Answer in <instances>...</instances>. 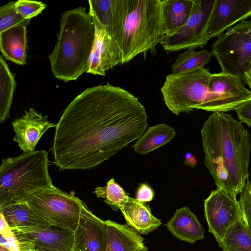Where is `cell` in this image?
<instances>
[{
    "label": "cell",
    "mask_w": 251,
    "mask_h": 251,
    "mask_svg": "<svg viewBox=\"0 0 251 251\" xmlns=\"http://www.w3.org/2000/svg\"><path fill=\"white\" fill-rule=\"evenodd\" d=\"M148 126L144 106L127 90L109 83L88 88L63 111L51 148L61 170H86L138 139Z\"/></svg>",
    "instance_id": "6da1fadb"
},
{
    "label": "cell",
    "mask_w": 251,
    "mask_h": 251,
    "mask_svg": "<svg viewBox=\"0 0 251 251\" xmlns=\"http://www.w3.org/2000/svg\"><path fill=\"white\" fill-rule=\"evenodd\" d=\"M204 165L217 188L236 195L249 177L251 147L248 131L232 115L215 112L201 130Z\"/></svg>",
    "instance_id": "7a4b0ae2"
},
{
    "label": "cell",
    "mask_w": 251,
    "mask_h": 251,
    "mask_svg": "<svg viewBox=\"0 0 251 251\" xmlns=\"http://www.w3.org/2000/svg\"><path fill=\"white\" fill-rule=\"evenodd\" d=\"M162 0H113L96 17L118 44L122 64L155 48L164 36Z\"/></svg>",
    "instance_id": "3957f363"
},
{
    "label": "cell",
    "mask_w": 251,
    "mask_h": 251,
    "mask_svg": "<svg viewBox=\"0 0 251 251\" xmlns=\"http://www.w3.org/2000/svg\"><path fill=\"white\" fill-rule=\"evenodd\" d=\"M94 37L92 18L85 8L78 7L62 14L57 40L48 57L56 78L76 80L87 72Z\"/></svg>",
    "instance_id": "277c9868"
},
{
    "label": "cell",
    "mask_w": 251,
    "mask_h": 251,
    "mask_svg": "<svg viewBox=\"0 0 251 251\" xmlns=\"http://www.w3.org/2000/svg\"><path fill=\"white\" fill-rule=\"evenodd\" d=\"M48 152L39 150L2 159L0 167V209L25 202L39 190L54 186Z\"/></svg>",
    "instance_id": "5b68a950"
},
{
    "label": "cell",
    "mask_w": 251,
    "mask_h": 251,
    "mask_svg": "<svg viewBox=\"0 0 251 251\" xmlns=\"http://www.w3.org/2000/svg\"><path fill=\"white\" fill-rule=\"evenodd\" d=\"M212 74L208 69L204 67L187 72L172 73L167 75L161 92L168 109L176 115L200 109Z\"/></svg>",
    "instance_id": "8992f818"
},
{
    "label": "cell",
    "mask_w": 251,
    "mask_h": 251,
    "mask_svg": "<svg viewBox=\"0 0 251 251\" xmlns=\"http://www.w3.org/2000/svg\"><path fill=\"white\" fill-rule=\"evenodd\" d=\"M211 53L221 72L244 84V73L251 65V21L238 23L219 36L211 46Z\"/></svg>",
    "instance_id": "52a82bcc"
},
{
    "label": "cell",
    "mask_w": 251,
    "mask_h": 251,
    "mask_svg": "<svg viewBox=\"0 0 251 251\" xmlns=\"http://www.w3.org/2000/svg\"><path fill=\"white\" fill-rule=\"evenodd\" d=\"M25 202L52 226L75 232L85 204L79 198L53 186L31 194Z\"/></svg>",
    "instance_id": "ba28073f"
},
{
    "label": "cell",
    "mask_w": 251,
    "mask_h": 251,
    "mask_svg": "<svg viewBox=\"0 0 251 251\" xmlns=\"http://www.w3.org/2000/svg\"><path fill=\"white\" fill-rule=\"evenodd\" d=\"M216 0H194L191 16L176 32L164 35L160 45L168 52L203 48V40Z\"/></svg>",
    "instance_id": "9c48e42d"
},
{
    "label": "cell",
    "mask_w": 251,
    "mask_h": 251,
    "mask_svg": "<svg viewBox=\"0 0 251 251\" xmlns=\"http://www.w3.org/2000/svg\"><path fill=\"white\" fill-rule=\"evenodd\" d=\"M251 99V91L237 78L222 72L212 74L200 109L211 112L235 110Z\"/></svg>",
    "instance_id": "30bf717a"
},
{
    "label": "cell",
    "mask_w": 251,
    "mask_h": 251,
    "mask_svg": "<svg viewBox=\"0 0 251 251\" xmlns=\"http://www.w3.org/2000/svg\"><path fill=\"white\" fill-rule=\"evenodd\" d=\"M236 196L217 188L204 200V215L208 231L213 234L218 244L227 230L242 218Z\"/></svg>",
    "instance_id": "8fae6325"
},
{
    "label": "cell",
    "mask_w": 251,
    "mask_h": 251,
    "mask_svg": "<svg viewBox=\"0 0 251 251\" xmlns=\"http://www.w3.org/2000/svg\"><path fill=\"white\" fill-rule=\"evenodd\" d=\"M89 13L94 25L95 37L86 73L105 76L107 71L122 64V55L105 26L93 14Z\"/></svg>",
    "instance_id": "7c38bea8"
},
{
    "label": "cell",
    "mask_w": 251,
    "mask_h": 251,
    "mask_svg": "<svg viewBox=\"0 0 251 251\" xmlns=\"http://www.w3.org/2000/svg\"><path fill=\"white\" fill-rule=\"evenodd\" d=\"M251 16V0H216L203 38V47L210 39L218 37Z\"/></svg>",
    "instance_id": "4fadbf2b"
},
{
    "label": "cell",
    "mask_w": 251,
    "mask_h": 251,
    "mask_svg": "<svg viewBox=\"0 0 251 251\" xmlns=\"http://www.w3.org/2000/svg\"><path fill=\"white\" fill-rule=\"evenodd\" d=\"M74 251H106L107 224L84 204L74 232Z\"/></svg>",
    "instance_id": "5bb4252c"
},
{
    "label": "cell",
    "mask_w": 251,
    "mask_h": 251,
    "mask_svg": "<svg viewBox=\"0 0 251 251\" xmlns=\"http://www.w3.org/2000/svg\"><path fill=\"white\" fill-rule=\"evenodd\" d=\"M14 132L13 140L24 153L35 151V147L44 133L55 127V124L32 108L25 111L21 117L12 122Z\"/></svg>",
    "instance_id": "9a60e30c"
},
{
    "label": "cell",
    "mask_w": 251,
    "mask_h": 251,
    "mask_svg": "<svg viewBox=\"0 0 251 251\" xmlns=\"http://www.w3.org/2000/svg\"><path fill=\"white\" fill-rule=\"evenodd\" d=\"M10 227L21 233L45 230L52 225L32 210L25 202L0 209Z\"/></svg>",
    "instance_id": "2e32d148"
},
{
    "label": "cell",
    "mask_w": 251,
    "mask_h": 251,
    "mask_svg": "<svg viewBox=\"0 0 251 251\" xmlns=\"http://www.w3.org/2000/svg\"><path fill=\"white\" fill-rule=\"evenodd\" d=\"M165 225L174 237L181 241L194 244L204 238L203 227L197 216L186 206L176 210Z\"/></svg>",
    "instance_id": "e0dca14e"
},
{
    "label": "cell",
    "mask_w": 251,
    "mask_h": 251,
    "mask_svg": "<svg viewBox=\"0 0 251 251\" xmlns=\"http://www.w3.org/2000/svg\"><path fill=\"white\" fill-rule=\"evenodd\" d=\"M24 234L36 251H74V232L54 226L34 232Z\"/></svg>",
    "instance_id": "ac0fdd59"
},
{
    "label": "cell",
    "mask_w": 251,
    "mask_h": 251,
    "mask_svg": "<svg viewBox=\"0 0 251 251\" xmlns=\"http://www.w3.org/2000/svg\"><path fill=\"white\" fill-rule=\"evenodd\" d=\"M27 26L18 25L0 32V49L3 57L21 66L27 64Z\"/></svg>",
    "instance_id": "d6986e66"
},
{
    "label": "cell",
    "mask_w": 251,
    "mask_h": 251,
    "mask_svg": "<svg viewBox=\"0 0 251 251\" xmlns=\"http://www.w3.org/2000/svg\"><path fill=\"white\" fill-rule=\"evenodd\" d=\"M120 210L126 224L140 234L147 235L162 224L161 220L152 214L148 205L136 198L129 197Z\"/></svg>",
    "instance_id": "ffe728a7"
},
{
    "label": "cell",
    "mask_w": 251,
    "mask_h": 251,
    "mask_svg": "<svg viewBox=\"0 0 251 251\" xmlns=\"http://www.w3.org/2000/svg\"><path fill=\"white\" fill-rule=\"evenodd\" d=\"M107 224L106 251H137L144 244L141 234L127 224L110 220Z\"/></svg>",
    "instance_id": "44dd1931"
},
{
    "label": "cell",
    "mask_w": 251,
    "mask_h": 251,
    "mask_svg": "<svg viewBox=\"0 0 251 251\" xmlns=\"http://www.w3.org/2000/svg\"><path fill=\"white\" fill-rule=\"evenodd\" d=\"M194 1L162 0V22L164 35L176 32L185 24L192 12Z\"/></svg>",
    "instance_id": "7402d4cb"
},
{
    "label": "cell",
    "mask_w": 251,
    "mask_h": 251,
    "mask_svg": "<svg viewBox=\"0 0 251 251\" xmlns=\"http://www.w3.org/2000/svg\"><path fill=\"white\" fill-rule=\"evenodd\" d=\"M175 130L165 124H159L150 127L132 145L135 151L146 155L163 146L174 138Z\"/></svg>",
    "instance_id": "603a6c76"
},
{
    "label": "cell",
    "mask_w": 251,
    "mask_h": 251,
    "mask_svg": "<svg viewBox=\"0 0 251 251\" xmlns=\"http://www.w3.org/2000/svg\"><path fill=\"white\" fill-rule=\"evenodd\" d=\"M218 246L222 251H251V231L242 218L227 230Z\"/></svg>",
    "instance_id": "cb8c5ba5"
},
{
    "label": "cell",
    "mask_w": 251,
    "mask_h": 251,
    "mask_svg": "<svg viewBox=\"0 0 251 251\" xmlns=\"http://www.w3.org/2000/svg\"><path fill=\"white\" fill-rule=\"evenodd\" d=\"M16 83L14 76L2 55L0 56V122L3 123L10 117Z\"/></svg>",
    "instance_id": "d4e9b609"
},
{
    "label": "cell",
    "mask_w": 251,
    "mask_h": 251,
    "mask_svg": "<svg viewBox=\"0 0 251 251\" xmlns=\"http://www.w3.org/2000/svg\"><path fill=\"white\" fill-rule=\"evenodd\" d=\"M212 56L206 50L196 51L188 49L180 54L174 62L171 68L172 73L178 74L204 68Z\"/></svg>",
    "instance_id": "484cf974"
},
{
    "label": "cell",
    "mask_w": 251,
    "mask_h": 251,
    "mask_svg": "<svg viewBox=\"0 0 251 251\" xmlns=\"http://www.w3.org/2000/svg\"><path fill=\"white\" fill-rule=\"evenodd\" d=\"M94 193L98 198H104L103 201L113 210H120L129 197L113 178L107 181L105 186L95 188Z\"/></svg>",
    "instance_id": "4316f807"
},
{
    "label": "cell",
    "mask_w": 251,
    "mask_h": 251,
    "mask_svg": "<svg viewBox=\"0 0 251 251\" xmlns=\"http://www.w3.org/2000/svg\"><path fill=\"white\" fill-rule=\"evenodd\" d=\"M16 1L0 7V32L18 25H28L31 20L24 19L15 9Z\"/></svg>",
    "instance_id": "83f0119b"
},
{
    "label": "cell",
    "mask_w": 251,
    "mask_h": 251,
    "mask_svg": "<svg viewBox=\"0 0 251 251\" xmlns=\"http://www.w3.org/2000/svg\"><path fill=\"white\" fill-rule=\"evenodd\" d=\"M46 6V4L41 1L29 0H18L15 4L17 13L25 20H31L37 16Z\"/></svg>",
    "instance_id": "f1b7e54d"
},
{
    "label": "cell",
    "mask_w": 251,
    "mask_h": 251,
    "mask_svg": "<svg viewBox=\"0 0 251 251\" xmlns=\"http://www.w3.org/2000/svg\"><path fill=\"white\" fill-rule=\"evenodd\" d=\"M238 202L242 218L251 231V180L246 182Z\"/></svg>",
    "instance_id": "f546056e"
},
{
    "label": "cell",
    "mask_w": 251,
    "mask_h": 251,
    "mask_svg": "<svg viewBox=\"0 0 251 251\" xmlns=\"http://www.w3.org/2000/svg\"><path fill=\"white\" fill-rule=\"evenodd\" d=\"M235 111L240 122L251 128V99L240 105Z\"/></svg>",
    "instance_id": "4dcf8cb0"
},
{
    "label": "cell",
    "mask_w": 251,
    "mask_h": 251,
    "mask_svg": "<svg viewBox=\"0 0 251 251\" xmlns=\"http://www.w3.org/2000/svg\"><path fill=\"white\" fill-rule=\"evenodd\" d=\"M154 196L153 190L148 185L142 183L137 188L136 199L142 203L151 201Z\"/></svg>",
    "instance_id": "1f68e13d"
},
{
    "label": "cell",
    "mask_w": 251,
    "mask_h": 251,
    "mask_svg": "<svg viewBox=\"0 0 251 251\" xmlns=\"http://www.w3.org/2000/svg\"><path fill=\"white\" fill-rule=\"evenodd\" d=\"M13 232V230L10 227L2 214L0 213V234L6 238Z\"/></svg>",
    "instance_id": "d6a6232c"
},
{
    "label": "cell",
    "mask_w": 251,
    "mask_h": 251,
    "mask_svg": "<svg viewBox=\"0 0 251 251\" xmlns=\"http://www.w3.org/2000/svg\"><path fill=\"white\" fill-rule=\"evenodd\" d=\"M197 164L195 157L190 153H187L185 156L184 164L191 167H194Z\"/></svg>",
    "instance_id": "836d02e7"
},
{
    "label": "cell",
    "mask_w": 251,
    "mask_h": 251,
    "mask_svg": "<svg viewBox=\"0 0 251 251\" xmlns=\"http://www.w3.org/2000/svg\"><path fill=\"white\" fill-rule=\"evenodd\" d=\"M244 82L248 85L251 90V65L244 73Z\"/></svg>",
    "instance_id": "e575fe53"
},
{
    "label": "cell",
    "mask_w": 251,
    "mask_h": 251,
    "mask_svg": "<svg viewBox=\"0 0 251 251\" xmlns=\"http://www.w3.org/2000/svg\"><path fill=\"white\" fill-rule=\"evenodd\" d=\"M0 245L4 247L10 251H12L11 247L7 240L1 234L0 235Z\"/></svg>",
    "instance_id": "d590c367"
},
{
    "label": "cell",
    "mask_w": 251,
    "mask_h": 251,
    "mask_svg": "<svg viewBox=\"0 0 251 251\" xmlns=\"http://www.w3.org/2000/svg\"><path fill=\"white\" fill-rule=\"evenodd\" d=\"M137 251H148L147 247L144 245L142 247L139 249Z\"/></svg>",
    "instance_id": "8d00e7d4"
},
{
    "label": "cell",
    "mask_w": 251,
    "mask_h": 251,
    "mask_svg": "<svg viewBox=\"0 0 251 251\" xmlns=\"http://www.w3.org/2000/svg\"><path fill=\"white\" fill-rule=\"evenodd\" d=\"M0 251H10L9 250L5 248L4 247L0 245Z\"/></svg>",
    "instance_id": "74e56055"
}]
</instances>
